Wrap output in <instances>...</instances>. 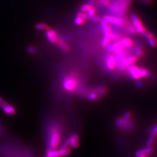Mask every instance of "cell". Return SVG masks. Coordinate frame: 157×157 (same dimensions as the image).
I'll list each match as a JSON object with an SVG mask.
<instances>
[{
  "label": "cell",
  "instance_id": "obj_1",
  "mask_svg": "<svg viewBox=\"0 0 157 157\" xmlns=\"http://www.w3.org/2000/svg\"><path fill=\"white\" fill-rule=\"evenodd\" d=\"M130 0H115L108 6V10L113 15L122 17L129 10Z\"/></svg>",
  "mask_w": 157,
  "mask_h": 157
},
{
  "label": "cell",
  "instance_id": "obj_2",
  "mask_svg": "<svg viewBox=\"0 0 157 157\" xmlns=\"http://www.w3.org/2000/svg\"><path fill=\"white\" fill-rule=\"evenodd\" d=\"M62 84L63 89L70 93L78 89L80 86V81L77 73L72 72L66 75L63 78Z\"/></svg>",
  "mask_w": 157,
  "mask_h": 157
},
{
  "label": "cell",
  "instance_id": "obj_3",
  "mask_svg": "<svg viewBox=\"0 0 157 157\" xmlns=\"http://www.w3.org/2000/svg\"><path fill=\"white\" fill-rule=\"evenodd\" d=\"M45 36L48 41L51 44L56 45L61 51L65 50L68 47V44L64 39L61 37L56 30L49 29L47 30Z\"/></svg>",
  "mask_w": 157,
  "mask_h": 157
},
{
  "label": "cell",
  "instance_id": "obj_4",
  "mask_svg": "<svg viewBox=\"0 0 157 157\" xmlns=\"http://www.w3.org/2000/svg\"><path fill=\"white\" fill-rule=\"evenodd\" d=\"M126 71L129 76L135 80H139L141 78H147L150 75L149 70L144 67H139L135 65H130Z\"/></svg>",
  "mask_w": 157,
  "mask_h": 157
},
{
  "label": "cell",
  "instance_id": "obj_5",
  "mask_svg": "<svg viewBox=\"0 0 157 157\" xmlns=\"http://www.w3.org/2000/svg\"><path fill=\"white\" fill-rule=\"evenodd\" d=\"M60 141L61 135L59 132L57 126H52L49 136V150L56 149L59 144Z\"/></svg>",
  "mask_w": 157,
  "mask_h": 157
},
{
  "label": "cell",
  "instance_id": "obj_6",
  "mask_svg": "<svg viewBox=\"0 0 157 157\" xmlns=\"http://www.w3.org/2000/svg\"><path fill=\"white\" fill-rule=\"evenodd\" d=\"M102 20L105 21L111 25H113L118 28H122L124 25L128 22L123 17H118L113 15H105L102 17Z\"/></svg>",
  "mask_w": 157,
  "mask_h": 157
},
{
  "label": "cell",
  "instance_id": "obj_7",
  "mask_svg": "<svg viewBox=\"0 0 157 157\" xmlns=\"http://www.w3.org/2000/svg\"><path fill=\"white\" fill-rule=\"evenodd\" d=\"M137 61V57L136 56H127L121 61L117 62V67L119 71H126L130 65H134Z\"/></svg>",
  "mask_w": 157,
  "mask_h": 157
},
{
  "label": "cell",
  "instance_id": "obj_8",
  "mask_svg": "<svg viewBox=\"0 0 157 157\" xmlns=\"http://www.w3.org/2000/svg\"><path fill=\"white\" fill-rule=\"evenodd\" d=\"M115 126L122 130H132L135 124L132 120H125L123 118H118L115 122Z\"/></svg>",
  "mask_w": 157,
  "mask_h": 157
},
{
  "label": "cell",
  "instance_id": "obj_9",
  "mask_svg": "<svg viewBox=\"0 0 157 157\" xmlns=\"http://www.w3.org/2000/svg\"><path fill=\"white\" fill-rule=\"evenodd\" d=\"M130 19L132 25L136 29L137 33L144 35V34L147 32V30L139 17L135 13H132L130 17Z\"/></svg>",
  "mask_w": 157,
  "mask_h": 157
},
{
  "label": "cell",
  "instance_id": "obj_10",
  "mask_svg": "<svg viewBox=\"0 0 157 157\" xmlns=\"http://www.w3.org/2000/svg\"><path fill=\"white\" fill-rule=\"evenodd\" d=\"M106 49L109 53H115V54H118L126 50L125 47L121 42V41H115L114 43H110L106 47Z\"/></svg>",
  "mask_w": 157,
  "mask_h": 157
},
{
  "label": "cell",
  "instance_id": "obj_11",
  "mask_svg": "<svg viewBox=\"0 0 157 157\" xmlns=\"http://www.w3.org/2000/svg\"><path fill=\"white\" fill-rule=\"evenodd\" d=\"M105 66L108 70L113 71L117 67V59L115 56L110 53L105 58Z\"/></svg>",
  "mask_w": 157,
  "mask_h": 157
},
{
  "label": "cell",
  "instance_id": "obj_12",
  "mask_svg": "<svg viewBox=\"0 0 157 157\" xmlns=\"http://www.w3.org/2000/svg\"><path fill=\"white\" fill-rule=\"evenodd\" d=\"M146 38L147 43L152 47H156L157 46V40L154 34L147 30L143 35Z\"/></svg>",
  "mask_w": 157,
  "mask_h": 157
},
{
  "label": "cell",
  "instance_id": "obj_13",
  "mask_svg": "<svg viewBox=\"0 0 157 157\" xmlns=\"http://www.w3.org/2000/svg\"><path fill=\"white\" fill-rule=\"evenodd\" d=\"M100 22L102 32L104 34V36H107L110 37L111 34L113 33L111 25L102 19H101V21Z\"/></svg>",
  "mask_w": 157,
  "mask_h": 157
},
{
  "label": "cell",
  "instance_id": "obj_14",
  "mask_svg": "<svg viewBox=\"0 0 157 157\" xmlns=\"http://www.w3.org/2000/svg\"><path fill=\"white\" fill-rule=\"evenodd\" d=\"M69 138L70 140V146L74 149L77 148L79 145V137L78 135L74 133L71 135Z\"/></svg>",
  "mask_w": 157,
  "mask_h": 157
},
{
  "label": "cell",
  "instance_id": "obj_15",
  "mask_svg": "<svg viewBox=\"0 0 157 157\" xmlns=\"http://www.w3.org/2000/svg\"><path fill=\"white\" fill-rule=\"evenodd\" d=\"M121 42L122 43V44L124 45L125 48L128 49H131L133 47H134V43L133 41L129 38L128 37H124L120 40Z\"/></svg>",
  "mask_w": 157,
  "mask_h": 157
},
{
  "label": "cell",
  "instance_id": "obj_16",
  "mask_svg": "<svg viewBox=\"0 0 157 157\" xmlns=\"http://www.w3.org/2000/svg\"><path fill=\"white\" fill-rule=\"evenodd\" d=\"M3 112L6 113V114L9 115H13L16 113V109L11 105L8 104L6 102V105L3 107H2Z\"/></svg>",
  "mask_w": 157,
  "mask_h": 157
},
{
  "label": "cell",
  "instance_id": "obj_17",
  "mask_svg": "<svg viewBox=\"0 0 157 157\" xmlns=\"http://www.w3.org/2000/svg\"><path fill=\"white\" fill-rule=\"evenodd\" d=\"M122 28L124 29V31L126 33L130 34H136L137 33L133 25L128 22L126 23L123 26Z\"/></svg>",
  "mask_w": 157,
  "mask_h": 157
},
{
  "label": "cell",
  "instance_id": "obj_18",
  "mask_svg": "<svg viewBox=\"0 0 157 157\" xmlns=\"http://www.w3.org/2000/svg\"><path fill=\"white\" fill-rule=\"evenodd\" d=\"M153 151H154V150H153L152 148H151V147H146V148L139 150H138L136 152V156L138 157V156L141 155H148L149 154H152Z\"/></svg>",
  "mask_w": 157,
  "mask_h": 157
},
{
  "label": "cell",
  "instance_id": "obj_19",
  "mask_svg": "<svg viewBox=\"0 0 157 157\" xmlns=\"http://www.w3.org/2000/svg\"><path fill=\"white\" fill-rule=\"evenodd\" d=\"M93 91L95 92L98 95L100 96V97H102L105 94H106L107 92V89L104 86H98L95 87V88L92 90Z\"/></svg>",
  "mask_w": 157,
  "mask_h": 157
},
{
  "label": "cell",
  "instance_id": "obj_20",
  "mask_svg": "<svg viewBox=\"0 0 157 157\" xmlns=\"http://www.w3.org/2000/svg\"><path fill=\"white\" fill-rule=\"evenodd\" d=\"M134 47H135L134 51H135L136 56L137 57H141L143 56L144 51L141 45L140 44H137L134 46Z\"/></svg>",
  "mask_w": 157,
  "mask_h": 157
},
{
  "label": "cell",
  "instance_id": "obj_21",
  "mask_svg": "<svg viewBox=\"0 0 157 157\" xmlns=\"http://www.w3.org/2000/svg\"><path fill=\"white\" fill-rule=\"evenodd\" d=\"M71 153V149L69 148H60L59 150V157H67Z\"/></svg>",
  "mask_w": 157,
  "mask_h": 157
},
{
  "label": "cell",
  "instance_id": "obj_22",
  "mask_svg": "<svg viewBox=\"0 0 157 157\" xmlns=\"http://www.w3.org/2000/svg\"><path fill=\"white\" fill-rule=\"evenodd\" d=\"M45 155L47 157H59V150L56 149L49 150L47 152Z\"/></svg>",
  "mask_w": 157,
  "mask_h": 157
},
{
  "label": "cell",
  "instance_id": "obj_23",
  "mask_svg": "<svg viewBox=\"0 0 157 157\" xmlns=\"http://www.w3.org/2000/svg\"><path fill=\"white\" fill-rule=\"evenodd\" d=\"M123 37H124V36L122 34L117 33V32H113L110 36L111 40L114 41H120Z\"/></svg>",
  "mask_w": 157,
  "mask_h": 157
},
{
  "label": "cell",
  "instance_id": "obj_24",
  "mask_svg": "<svg viewBox=\"0 0 157 157\" xmlns=\"http://www.w3.org/2000/svg\"><path fill=\"white\" fill-rule=\"evenodd\" d=\"M111 40L110 37L104 36L101 41V46L104 48H106L107 46L111 43Z\"/></svg>",
  "mask_w": 157,
  "mask_h": 157
},
{
  "label": "cell",
  "instance_id": "obj_25",
  "mask_svg": "<svg viewBox=\"0 0 157 157\" xmlns=\"http://www.w3.org/2000/svg\"><path fill=\"white\" fill-rule=\"evenodd\" d=\"M88 98L90 100H93V101H95L98 100V98H100V96L98 95L95 92L93 91V90L91 91V93H89L88 94Z\"/></svg>",
  "mask_w": 157,
  "mask_h": 157
},
{
  "label": "cell",
  "instance_id": "obj_26",
  "mask_svg": "<svg viewBox=\"0 0 157 157\" xmlns=\"http://www.w3.org/2000/svg\"><path fill=\"white\" fill-rule=\"evenodd\" d=\"M86 13L89 17V19H90L92 17L96 15V10L95 8L93 6H92L89 9V10L86 12Z\"/></svg>",
  "mask_w": 157,
  "mask_h": 157
},
{
  "label": "cell",
  "instance_id": "obj_27",
  "mask_svg": "<svg viewBox=\"0 0 157 157\" xmlns=\"http://www.w3.org/2000/svg\"><path fill=\"white\" fill-rule=\"evenodd\" d=\"M35 28L37 29V30H48V29H50V28L45 23H38V24L36 25Z\"/></svg>",
  "mask_w": 157,
  "mask_h": 157
},
{
  "label": "cell",
  "instance_id": "obj_28",
  "mask_svg": "<svg viewBox=\"0 0 157 157\" xmlns=\"http://www.w3.org/2000/svg\"><path fill=\"white\" fill-rule=\"evenodd\" d=\"M92 6H93V5L90 4L89 3L85 4H83V6L80 7V12H84V13H86L89 10V9H90V8H91Z\"/></svg>",
  "mask_w": 157,
  "mask_h": 157
},
{
  "label": "cell",
  "instance_id": "obj_29",
  "mask_svg": "<svg viewBox=\"0 0 157 157\" xmlns=\"http://www.w3.org/2000/svg\"><path fill=\"white\" fill-rule=\"evenodd\" d=\"M150 133V136L156 139L157 137V124L151 127L148 132Z\"/></svg>",
  "mask_w": 157,
  "mask_h": 157
},
{
  "label": "cell",
  "instance_id": "obj_30",
  "mask_svg": "<svg viewBox=\"0 0 157 157\" xmlns=\"http://www.w3.org/2000/svg\"><path fill=\"white\" fill-rule=\"evenodd\" d=\"M155 139H155V137H152L151 136H150V137L148 138V140L147 141V143H146V147H151V146L153 145V144L154 143Z\"/></svg>",
  "mask_w": 157,
  "mask_h": 157
},
{
  "label": "cell",
  "instance_id": "obj_31",
  "mask_svg": "<svg viewBox=\"0 0 157 157\" xmlns=\"http://www.w3.org/2000/svg\"><path fill=\"white\" fill-rule=\"evenodd\" d=\"M84 21H85V19H83V17L77 16V17L75 19V23L77 25H83L84 23Z\"/></svg>",
  "mask_w": 157,
  "mask_h": 157
},
{
  "label": "cell",
  "instance_id": "obj_32",
  "mask_svg": "<svg viewBox=\"0 0 157 157\" xmlns=\"http://www.w3.org/2000/svg\"><path fill=\"white\" fill-rule=\"evenodd\" d=\"M99 5L102 6H108L110 5V0H98Z\"/></svg>",
  "mask_w": 157,
  "mask_h": 157
},
{
  "label": "cell",
  "instance_id": "obj_33",
  "mask_svg": "<svg viewBox=\"0 0 157 157\" xmlns=\"http://www.w3.org/2000/svg\"><path fill=\"white\" fill-rule=\"evenodd\" d=\"M132 117V113L130 112H126L124 113V116L122 118L125 120H131Z\"/></svg>",
  "mask_w": 157,
  "mask_h": 157
},
{
  "label": "cell",
  "instance_id": "obj_34",
  "mask_svg": "<svg viewBox=\"0 0 157 157\" xmlns=\"http://www.w3.org/2000/svg\"><path fill=\"white\" fill-rule=\"evenodd\" d=\"M69 146H70V140H69V138H68L67 140L64 141V143L62 144V145L60 148H69Z\"/></svg>",
  "mask_w": 157,
  "mask_h": 157
},
{
  "label": "cell",
  "instance_id": "obj_35",
  "mask_svg": "<svg viewBox=\"0 0 157 157\" xmlns=\"http://www.w3.org/2000/svg\"><path fill=\"white\" fill-rule=\"evenodd\" d=\"M28 51L29 52L31 53V54H36L37 52V50L34 47H29L28 48Z\"/></svg>",
  "mask_w": 157,
  "mask_h": 157
},
{
  "label": "cell",
  "instance_id": "obj_36",
  "mask_svg": "<svg viewBox=\"0 0 157 157\" xmlns=\"http://www.w3.org/2000/svg\"><path fill=\"white\" fill-rule=\"evenodd\" d=\"M90 19L93 21L94 22H100L101 20V18L100 17L97 16V15H95V16L92 17Z\"/></svg>",
  "mask_w": 157,
  "mask_h": 157
},
{
  "label": "cell",
  "instance_id": "obj_37",
  "mask_svg": "<svg viewBox=\"0 0 157 157\" xmlns=\"http://www.w3.org/2000/svg\"><path fill=\"white\" fill-rule=\"evenodd\" d=\"M141 1L146 4H150L151 2V0H141Z\"/></svg>",
  "mask_w": 157,
  "mask_h": 157
},
{
  "label": "cell",
  "instance_id": "obj_38",
  "mask_svg": "<svg viewBox=\"0 0 157 157\" xmlns=\"http://www.w3.org/2000/svg\"><path fill=\"white\" fill-rule=\"evenodd\" d=\"M137 86H139V87H141L142 86H143V83L140 82V81H139V80H138L137 82Z\"/></svg>",
  "mask_w": 157,
  "mask_h": 157
},
{
  "label": "cell",
  "instance_id": "obj_39",
  "mask_svg": "<svg viewBox=\"0 0 157 157\" xmlns=\"http://www.w3.org/2000/svg\"><path fill=\"white\" fill-rule=\"evenodd\" d=\"M147 157V155H139V156H138V157Z\"/></svg>",
  "mask_w": 157,
  "mask_h": 157
},
{
  "label": "cell",
  "instance_id": "obj_40",
  "mask_svg": "<svg viewBox=\"0 0 157 157\" xmlns=\"http://www.w3.org/2000/svg\"><path fill=\"white\" fill-rule=\"evenodd\" d=\"M47 157V156H46V155H45V156H44V157Z\"/></svg>",
  "mask_w": 157,
  "mask_h": 157
},
{
  "label": "cell",
  "instance_id": "obj_41",
  "mask_svg": "<svg viewBox=\"0 0 157 157\" xmlns=\"http://www.w3.org/2000/svg\"><path fill=\"white\" fill-rule=\"evenodd\" d=\"M1 98H0V101H1Z\"/></svg>",
  "mask_w": 157,
  "mask_h": 157
}]
</instances>
